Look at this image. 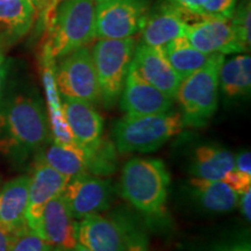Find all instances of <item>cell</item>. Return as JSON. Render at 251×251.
Segmentation results:
<instances>
[{
  "label": "cell",
  "mask_w": 251,
  "mask_h": 251,
  "mask_svg": "<svg viewBox=\"0 0 251 251\" xmlns=\"http://www.w3.org/2000/svg\"><path fill=\"white\" fill-rule=\"evenodd\" d=\"M2 62H4V57H2L1 52H0V87H1V77H2Z\"/></svg>",
  "instance_id": "f35d334b"
},
{
  "label": "cell",
  "mask_w": 251,
  "mask_h": 251,
  "mask_svg": "<svg viewBox=\"0 0 251 251\" xmlns=\"http://www.w3.org/2000/svg\"><path fill=\"white\" fill-rule=\"evenodd\" d=\"M234 169L244 175L251 176V152L249 150L240 152L234 157Z\"/></svg>",
  "instance_id": "1f68e13d"
},
{
  "label": "cell",
  "mask_w": 251,
  "mask_h": 251,
  "mask_svg": "<svg viewBox=\"0 0 251 251\" xmlns=\"http://www.w3.org/2000/svg\"><path fill=\"white\" fill-rule=\"evenodd\" d=\"M96 4H99V2H103V1H108V0H93Z\"/></svg>",
  "instance_id": "ab89813d"
},
{
  "label": "cell",
  "mask_w": 251,
  "mask_h": 251,
  "mask_svg": "<svg viewBox=\"0 0 251 251\" xmlns=\"http://www.w3.org/2000/svg\"><path fill=\"white\" fill-rule=\"evenodd\" d=\"M234 155L229 150L216 146H200L193 153L190 172L193 177L207 180H221L234 170Z\"/></svg>",
  "instance_id": "ffe728a7"
},
{
  "label": "cell",
  "mask_w": 251,
  "mask_h": 251,
  "mask_svg": "<svg viewBox=\"0 0 251 251\" xmlns=\"http://www.w3.org/2000/svg\"><path fill=\"white\" fill-rule=\"evenodd\" d=\"M206 17L187 11L176 2L166 1L150 12L141 30L142 43L151 47L164 48L169 42L185 35V29L190 24L201 21Z\"/></svg>",
  "instance_id": "30bf717a"
},
{
  "label": "cell",
  "mask_w": 251,
  "mask_h": 251,
  "mask_svg": "<svg viewBox=\"0 0 251 251\" xmlns=\"http://www.w3.org/2000/svg\"><path fill=\"white\" fill-rule=\"evenodd\" d=\"M63 197L75 220L107 211L113 203L115 188L109 179L90 174H83L68 181Z\"/></svg>",
  "instance_id": "9c48e42d"
},
{
  "label": "cell",
  "mask_w": 251,
  "mask_h": 251,
  "mask_svg": "<svg viewBox=\"0 0 251 251\" xmlns=\"http://www.w3.org/2000/svg\"><path fill=\"white\" fill-rule=\"evenodd\" d=\"M237 0H206L202 6L201 14L206 18L216 19H231Z\"/></svg>",
  "instance_id": "83f0119b"
},
{
  "label": "cell",
  "mask_w": 251,
  "mask_h": 251,
  "mask_svg": "<svg viewBox=\"0 0 251 251\" xmlns=\"http://www.w3.org/2000/svg\"><path fill=\"white\" fill-rule=\"evenodd\" d=\"M55 79L63 98L81 100L92 105L101 101L92 52L87 47L75 50L61 58L55 68Z\"/></svg>",
  "instance_id": "52a82bcc"
},
{
  "label": "cell",
  "mask_w": 251,
  "mask_h": 251,
  "mask_svg": "<svg viewBox=\"0 0 251 251\" xmlns=\"http://www.w3.org/2000/svg\"><path fill=\"white\" fill-rule=\"evenodd\" d=\"M166 58L181 80L201 69L211 61L213 55L205 54L194 48L185 36L177 37L164 48Z\"/></svg>",
  "instance_id": "603a6c76"
},
{
  "label": "cell",
  "mask_w": 251,
  "mask_h": 251,
  "mask_svg": "<svg viewBox=\"0 0 251 251\" xmlns=\"http://www.w3.org/2000/svg\"><path fill=\"white\" fill-rule=\"evenodd\" d=\"M15 235L11 234L8 230L0 225V251H9L13 243Z\"/></svg>",
  "instance_id": "e575fe53"
},
{
  "label": "cell",
  "mask_w": 251,
  "mask_h": 251,
  "mask_svg": "<svg viewBox=\"0 0 251 251\" xmlns=\"http://www.w3.org/2000/svg\"><path fill=\"white\" fill-rule=\"evenodd\" d=\"M187 188L193 201L209 213H229L238 206L240 194L221 180L193 177L188 180Z\"/></svg>",
  "instance_id": "d6986e66"
},
{
  "label": "cell",
  "mask_w": 251,
  "mask_h": 251,
  "mask_svg": "<svg viewBox=\"0 0 251 251\" xmlns=\"http://www.w3.org/2000/svg\"><path fill=\"white\" fill-rule=\"evenodd\" d=\"M131 62L149 84L169 98L176 99L181 79L166 58L164 49L141 42L135 47Z\"/></svg>",
  "instance_id": "9a60e30c"
},
{
  "label": "cell",
  "mask_w": 251,
  "mask_h": 251,
  "mask_svg": "<svg viewBox=\"0 0 251 251\" xmlns=\"http://www.w3.org/2000/svg\"><path fill=\"white\" fill-rule=\"evenodd\" d=\"M62 108L75 141L87 151L96 148L102 139L103 119L94 105L64 98Z\"/></svg>",
  "instance_id": "e0dca14e"
},
{
  "label": "cell",
  "mask_w": 251,
  "mask_h": 251,
  "mask_svg": "<svg viewBox=\"0 0 251 251\" xmlns=\"http://www.w3.org/2000/svg\"><path fill=\"white\" fill-rule=\"evenodd\" d=\"M77 240L90 251H128L127 220L89 216L78 222Z\"/></svg>",
  "instance_id": "4fadbf2b"
},
{
  "label": "cell",
  "mask_w": 251,
  "mask_h": 251,
  "mask_svg": "<svg viewBox=\"0 0 251 251\" xmlns=\"http://www.w3.org/2000/svg\"><path fill=\"white\" fill-rule=\"evenodd\" d=\"M169 185L170 172L158 158L135 157L122 169V198L148 216H162L165 213Z\"/></svg>",
  "instance_id": "7a4b0ae2"
},
{
  "label": "cell",
  "mask_w": 251,
  "mask_h": 251,
  "mask_svg": "<svg viewBox=\"0 0 251 251\" xmlns=\"http://www.w3.org/2000/svg\"><path fill=\"white\" fill-rule=\"evenodd\" d=\"M172 1L179 5L180 7L187 9V11L202 15L201 9L206 0H172Z\"/></svg>",
  "instance_id": "d6a6232c"
},
{
  "label": "cell",
  "mask_w": 251,
  "mask_h": 251,
  "mask_svg": "<svg viewBox=\"0 0 251 251\" xmlns=\"http://www.w3.org/2000/svg\"><path fill=\"white\" fill-rule=\"evenodd\" d=\"M183 117L178 112L130 117L126 115L113 127V143L119 152H151L183 130Z\"/></svg>",
  "instance_id": "3957f363"
},
{
  "label": "cell",
  "mask_w": 251,
  "mask_h": 251,
  "mask_svg": "<svg viewBox=\"0 0 251 251\" xmlns=\"http://www.w3.org/2000/svg\"><path fill=\"white\" fill-rule=\"evenodd\" d=\"M225 55L215 54L205 67L180 81L177 97L185 126L200 128L218 109L219 74Z\"/></svg>",
  "instance_id": "5b68a950"
},
{
  "label": "cell",
  "mask_w": 251,
  "mask_h": 251,
  "mask_svg": "<svg viewBox=\"0 0 251 251\" xmlns=\"http://www.w3.org/2000/svg\"><path fill=\"white\" fill-rule=\"evenodd\" d=\"M28 4L30 5L31 9H33L34 15H35V20L42 17L43 12L48 5L49 0H26Z\"/></svg>",
  "instance_id": "d590c367"
},
{
  "label": "cell",
  "mask_w": 251,
  "mask_h": 251,
  "mask_svg": "<svg viewBox=\"0 0 251 251\" xmlns=\"http://www.w3.org/2000/svg\"><path fill=\"white\" fill-rule=\"evenodd\" d=\"M77 227L78 222L72 218L61 193L46 205L37 235L52 248L70 249L78 243Z\"/></svg>",
  "instance_id": "2e32d148"
},
{
  "label": "cell",
  "mask_w": 251,
  "mask_h": 251,
  "mask_svg": "<svg viewBox=\"0 0 251 251\" xmlns=\"http://www.w3.org/2000/svg\"><path fill=\"white\" fill-rule=\"evenodd\" d=\"M184 36L192 47L205 54L228 55L247 51L235 35L230 19L206 18L190 24Z\"/></svg>",
  "instance_id": "7c38bea8"
},
{
  "label": "cell",
  "mask_w": 251,
  "mask_h": 251,
  "mask_svg": "<svg viewBox=\"0 0 251 251\" xmlns=\"http://www.w3.org/2000/svg\"><path fill=\"white\" fill-rule=\"evenodd\" d=\"M96 2L63 0L56 11L45 43L55 59L87 47L96 39Z\"/></svg>",
  "instance_id": "277c9868"
},
{
  "label": "cell",
  "mask_w": 251,
  "mask_h": 251,
  "mask_svg": "<svg viewBox=\"0 0 251 251\" xmlns=\"http://www.w3.org/2000/svg\"><path fill=\"white\" fill-rule=\"evenodd\" d=\"M49 137L48 118L39 97L17 94L0 105V151L23 162Z\"/></svg>",
  "instance_id": "6da1fadb"
},
{
  "label": "cell",
  "mask_w": 251,
  "mask_h": 251,
  "mask_svg": "<svg viewBox=\"0 0 251 251\" xmlns=\"http://www.w3.org/2000/svg\"><path fill=\"white\" fill-rule=\"evenodd\" d=\"M128 251H149V241L147 234L134 222L127 221Z\"/></svg>",
  "instance_id": "f1b7e54d"
},
{
  "label": "cell",
  "mask_w": 251,
  "mask_h": 251,
  "mask_svg": "<svg viewBox=\"0 0 251 251\" xmlns=\"http://www.w3.org/2000/svg\"><path fill=\"white\" fill-rule=\"evenodd\" d=\"M87 156L89 151L85 149L69 148L57 143H51L48 148L36 155L68 180L79 175L87 174Z\"/></svg>",
  "instance_id": "44dd1931"
},
{
  "label": "cell",
  "mask_w": 251,
  "mask_h": 251,
  "mask_svg": "<svg viewBox=\"0 0 251 251\" xmlns=\"http://www.w3.org/2000/svg\"><path fill=\"white\" fill-rule=\"evenodd\" d=\"M172 103L174 100L144 79L131 62L120 96V106L126 115L142 117L165 113L171 111Z\"/></svg>",
  "instance_id": "8fae6325"
},
{
  "label": "cell",
  "mask_w": 251,
  "mask_h": 251,
  "mask_svg": "<svg viewBox=\"0 0 251 251\" xmlns=\"http://www.w3.org/2000/svg\"><path fill=\"white\" fill-rule=\"evenodd\" d=\"M150 13L148 0H108L96 5V35L122 40L140 33Z\"/></svg>",
  "instance_id": "ba28073f"
},
{
  "label": "cell",
  "mask_w": 251,
  "mask_h": 251,
  "mask_svg": "<svg viewBox=\"0 0 251 251\" xmlns=\"http://www.w3.org/2000/svg\"><path fill=\"white\" fill-rule=\"evenodd\" d=\"M35 21L26 0H0V36L15 40L26 35Z\"/></svg>",
  "instance_id": "cb8c5ba5"
},
{
  "label": "cell",
  "mask_w": 251,
  "mask_h": 251,
  "mask_svg": "<svg viewBox=\"0 0 251 251\" xmlns=\"http://www.w3.org/2000/svg\"><path fill=\"white\" fill-rule=\"evenodd\" d=\"M221 181H224L228 185L231 190L235 191L237 194H242L247 192L248 190H251V176L244 175L242 172L237 170L229 171L227 175L222 178Z\"/></svg>",
  "instance_id": "f546056e"
},
{
  "label": "cell",
  "mask_w": 251,
  "mask_h": 251,
  "mask_svg": "<svg viewBox=\"0 0 251 251\" xmlns=\"http://www.w3.org/2000/svg\"><path fill=\"white\" fill-rule=\"evenodd\" d=\"M238 205L241 207V212L244 216V219L248 222L251 220V190H248L247 192L240 194V200Z\"/></svg>",
  "instance_id": "836d02e7"
},
{
  "label": "cell",
  "mask_w": 251,
  "mask_h": 251,
  "mask_svg": "<svg viewBox=\"0 0 251 251\" xmlns=\"http://www.w3.org/2000/svg\"><path fill=\"white\" fill-rule=\"evenodd\" d=\"M52 251H90L87 250L85 247L81 246V244L78 242L74 248H70V249H63V248H54Z\"/></svg>",
  "instance_id": "74e56055"
},
{
  "label": "cell",
  "mask_w": 251,
  "mask_h": 251,
  "mask_svg": "<svg viewBox=\"0 0 251 251\" xmlns=\"http://www.w3.org/2000/svg\"><path fill=\"white\" fill-rule=\"evenodd\" d=\"M216 251H251L250 244L248 242H242V243H235L231 244V246L220 248Z\"/></svg>",
  "instance_id": "8d00e7d4"
},
{
  "label": "cell",
  "mask_w": 251,
  "mask_h": 251,
  "mask_svg": "<svg viewBox=\"0 0 251 251\" xmlns=\"http://www.w3.org/2000/svg\"><path fill=\"white\" fill-rule=\"evenodd\" d=\"M62 1L63 0H49L48 5H47V7L45 9V12H43L42 17L40 18L41 24H43V26H45L47 34L49 33L50 29H51L56 11H57V7Z\"/></svg>",
  "instance_id": "4dcf8cb0"
},
{
  "label": "cell",
  "mask_w": 251,
  "mask_h": 251,
  "mask_svg": "<svg viewBox=\"0 0 251 251\" xmlns=\"http://www.w3.org/2000/svg\"><path fill=\"white\" fill-rule=\"evenodd\" d=\"M52 249L54 248L47 241L27 227L15 235L9 251H52Z\"/></svg>",
  "instance_id": "4316f807"
},
{
  "label": "cell",
  "mask_w": 251,
  "mask_h": 251,
  "mask_svg": "<svg viewBox=\"0 0 251 251\" xmlns=\"http://www.w3.org/2000/svg\"><path fill=\"white\" fill-rule=\"evenodd\" d=\"M117 148L109 140L101 139L96 148L90 150L87 156V174L99 176H111L117 170Z\"/></svg>",
  "instance_id": "d4e9b609"
},
{
  "label": "cell",
  "mask_w": 251,
  "mask_h": 251,
  "mask_svg": "<svg viewBox=\"0 0 251 251\" xmlns=\"http://www.w3.org/2000/svg\"><path fill=\"white\" fill-rule=\"evenodd\" d=\"M30 177L19 176L0 187V225L17 235L26 229Z\"/></svg>",
  "instance_id": "ac0fdd59"
},
{
  "label": "cell",
  "mask_w": 251,
  "mask_h": 251,
  "mask_svg": "<svg viewBox=\"0 0 251 251\" xmlns=\"http://www.w3.org/2000/svg\"><path fill=\"white\" fill-rule=\"evenodd\" d=\"M135 47L136 42L133 37L122 40L100 39L91 51L101 100L106 107L112 108L120 99Z\"/></svg>",
  "instance_id": "8992f818"
},
{
  "label": "cell",
  "mask_w": 251,
  "mask_h": 251,
  "mask_svg": "<svg viewBox=\"0 0 251 251\" xmlns=\"http://www.w3.org/2000/svg\"><path fill=\"white\" fill-rule=\"evenodd\" d=\"M219 86L229 98L247 96L251 89V58L237 55L224 61L220 68Z\"/></svg>",
  "instance_id": "7402d4cb"
},
{
  "label": "cell",
  "mask_w": 251,
  "mask_h": 251,
  "mask_svg": "<svg viewBox=\"0 0 251 251\" xmlns=\"http://www.w3.org/2000/svg\"><path fill=\"white\" fill-rule=\"evenodd\" d=\"M29 177L27 226L34 233L39 234L46 205L63 192L69 180L39 157H35L33 174Z\"/></svg>",
  "instance_id": "5bb4252c"
},
{
  "label": "cell",
  "mask_w": 251,
  "mask_h": 251,
  "mask_svg": "<svg viewBox=\"0 0 251 251\" xmlns=\"http://www.w3.org/2000/svg\"><path fill=\"white\" fill-rule=\"evenodd\" d=\"M231 27L235 31L237 40L246 50L250 49L251 35V5L250 0H242L236 6L233 17L230 19Z\"/></svg>",
  "instance_id": "484cf974"
}]
</instances>
